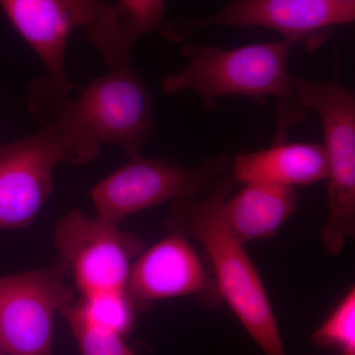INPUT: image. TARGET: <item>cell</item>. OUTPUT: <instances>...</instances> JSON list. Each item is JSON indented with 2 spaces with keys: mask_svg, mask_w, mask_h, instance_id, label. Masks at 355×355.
Instances as JSON below:
<instances>
[{
  "mask_svg": "<svg viewBox=\"0 0 355 355\" xmlns=\"http://www.w3.org/2000/svg\"><path fill=\"white\" fill-rule=\"evenodd\" d=\"M237 182L222 175L202 200L171 203L166 223L202 245L209 258L221 301L239 320L266 355H286L272 306L258 268L223 216V205Z\"/></svg>",
  "mask_w": 355,
  "mask_h": 355,
  "instance_id": "obj_2",
  "label": "cell"
},
{
  "mask_svg": "<svg viewBox=\"0 0 355 355\" xmlns=\"http://www.w3.org/2000/svg\"><path fill=\"white\" fill-rule=\"evenodd\" d=\"M53 243L83 296L125 289L133 261L144 251L135 233L80 209L70 210L60 219Z\"/></svg>",
  "mask_w": 355,
  "mask_h": 355,
  "instance_id": "obj_7",
  "label": "cell"
},
{
  "mask_svg": "<svg viewBox=\"0 0 355 355\" xmlns=\"http://www.w3.org/2000/svg\"><path fill=\"white\" fill-rule=\"evenodd\" d=\"M292 46L284 39L232 50L184 43L181 53L188 64L163 76L161 88L167 95L193 91L207 110L226 96H244L263 105L270 97L286 101L295 96L287 71Z\"/></svg>",
  "mask_w": 355,
  "mask_h": 355,
  "instance_id": "obj_3",
  "label": "cell"
},
{
  "mask_svg": "<svg viewBox=\"0 0 355 355\" xmlns=\"http://www.w3.org/2000/svg\"><path fill=\"white\" fill-rule=\"evenodd\" d=\"M103 0H0V6L16 31L38 55L46 76L33 80L34 87L64 97L73 91L65 69L69 34L93 22Z\"/></svg>",
  "mask_w": 355,
  "mask_h": 355,
  "instance_id": "obj_10",
  "label": "cell"
},
{
  "mask_svg": "<svg viewBox=\"0 0 355 355\" xmlns=\"http://www.w3.org/2000/svg\"><path fill=\"white\" fill-rule=\"evenodd\" d=\"M69 272L60 261L0 279V343L6 355H51L55 315L73 302Z\"/></svg>",
  "mask_w": 355,
  "mask_h": 355,
  "instance_id": "obj_8",
  "label": "cell"
},
{
  "mask_svg": "<svg viewBox=\"0 0 355 355\" xmlns=\"http://www.w3.org/2000/svg\"><path fill=\"white\" fill-rule=\"evenodd\" d=\"M334 1L342 2V3H355V0H334Z\"/></svg>",
  "mask_w": 355,
  "mask_h": 355,
  "instance_id": "obj_18",
  "label": "cell"
},
{
  "mask_svg": "<svg viewBox=\"0 0 355 355\" xmlns=\"http://www.w3.org/2000/svg\"><path fill=\"white\" fill-rule=\"evenodd\" d=\"M60 314L69 324L81 355H135L123 336L91 324L77 303L64 306Z\"/></svg>",
  "mask_w": 355,
  "mask_h": 355,
  "instance_id": "obj_16",
  "label": "cell"
},
{
  "mask_svg": "<svg viewBox=\"0 0 355 355\" xmlns=\"http://www.w3.org/2000/svg\"><path fill=\"white\" fill-rule=\"evenodd\" d=\"M230 171L231 158L224 154L205 158L196 167L139 156L96 184L90 196L97 216L121 225L142 210L209 193Z\"/></svg>",
  "mask_w": 355,
  "mask_h": 355,
  "instance_id": "obj_5",
  "label": "cell"
},
{
  "mask_svg": "<svg viewBox=\"0 0 355 355\" xmlns=\"http://www.w3.org/2000/svg\"><path fill=\"white\" fill-rule=\"evenodd\" d=\"M355 3L334 0H233L217 13L167 24L166 39L183 43L193 33L211 26L261 27L275 30L292 44L315 51L334 26L354 23Z\"/></svg>",
  "mask_w": 355,
  "mask_h": 355,
  "instance_id": "obj_6",
  "label": "cell"
},
{
  "mask_svg": "<svg viewBox=\"0 0 355 355\" xmlns=\"http://www.w3.org/2000/svg\"><path fill=\"white\" fill-rule=\"evenodd\" d=\"M311 340L323 349H336L340 355H355V287L352 286L330 316L314 331Z\"/></svg>",
  "mask_w": 355,
  "mask_h": 355,
  "instance_id": "obj_17",
  "label": "cell"
},
{
  "mask_svg": "<svg viewBox=\"0 0 355 355\" xmlns=\"http://www.w3.org/2000/svg\"><path fill=\"white\" fill-rule=\"evenodd\" d=\"M77 304L91 324L123 338L135 327L137 310L128 298L125 289L83 296V301Z\"/></svg>",
  "mask_w": 355,
  "mask_h": 355,
  "instance_id": "obj_15",
  "label": "cell"
},
{
  "mask_svg": "<svg viewBox=\"0 0 355 355\" xmlns=\"http://www.w3.org/2000/svg\"><path fill=\"white\" fill-rule=\"evenodd\" d=\"M165 23V0H120L116 6L103 4L87 29L110 71L132 65L133 44L142 35Z\"/></svg>",
  "mask_w": 355,
  "mask_h": 355,
  "instance_id": "obj_13",
  "label": "cell"
},
{
  "mask_svg": "<svg viewBox=\"0 0 355 355\" xmlns=\"http://www.w3.org/2000/svg\"><path fill=\"white\" fill-rule=\"evenodd\" d=\"M231 176L237 183H266L295 188L327 180L328 161L321 144H289L275 137L272 146L231 158Z\"/></svg>",
  "mask_w": 355,
  "mask_h": 355,
  "instance_id": "obj_12",
  "label": "cell"
},
{
  "mask_svg": "<svg viewBox=\"0 0 355 355\" xmlns=\"http://www.w3.org/2000/svg\"><path fill=\"white\" fill-rule=\"evenodd\" d=\"M167 224L168 234L133 261L125 292L137 312L165 299L195 296L207 307L220 304L214 277L181 229Z\"/></svg>",
  "mask_w": 355,
  "mask_h": 355,
  "instance_id": "obj_9",
  "label": "cell"
},
{
  "mask_svg": "<svg viewBox=\"0 0 355 355\" xmlns=\"http://www.w3.org/2000/svg\"><path fill=\"white\" fill-rule=\"evenodd\" d=\"M293 188L266 183H246L223 205L231 232L243 244L270 239L297 210Z\"/></svg>",
  "mask_w": 355,
  "mask_h": 355,
  "instance_id": "obj_14",
  "label": "cell"
},
{
  "mask_svg": "<svg viewBox=\"0 0 355 355\" xmlns=\"http://www.w3.org/2000/svg\"><path fill=\"white\" fill-rule=\"evenodd\" d=\"M27 106L57 135L73 165L92 162L106 144L139 157L155 130L150 91L132 65L98 77L73 99L29 90Z\"/></svg>",
  "mask_w": 355,
  "mask_h": 355,
  "instance_id": "obj_1",
  "label": "cell"
},
{
  "mask_svg": "<svg viewBox=\"0 0 355 355\" xmlns=\"http://www.w3.org/2000/svg\"><path fill=\"white\" fill-rule=\"evenodd\" d=\"M335 70L328 83L289 76L297 101L316 111L323 127L328 218L320 236L324 251L334 257L355 236V93L340 83L338 62Z\"/></svg>",
  "mask_w": 355,
  "mask_h": 355,
  "instance_id": "obj_4",
  "label": "cell"
},
{
  "mask_svg": "<svg viewBox=\"0 0 355 355\" xmlns=\"http://www.w3.org/2000/svg\"><path fill=\"white\" fill-rule=\"evenodd\" d=\"M0 355H6V352H4L3 347H2L1 343H0Z\"/></svg>",
  "mask_w": 355,
  "mask_h": 355,
  "instance_id": "obj_19",
  "label": "cell"
},
{
  "mask_svg": "<svg viewBox=\"0 0 355 355\" xmlns=\"http://www.w3.org/2000/svg\"><path fill=\"white\" fill-rule=\"evenodd\" d=\"M67 161L51 128L0 147V229L31 227L53 190V172Z\"/></svg>",
  "mask_w": 355,
  "mask_h": 355,
  "instance_id": "obj_11",
  "label": "cell"
}]
</instances>
